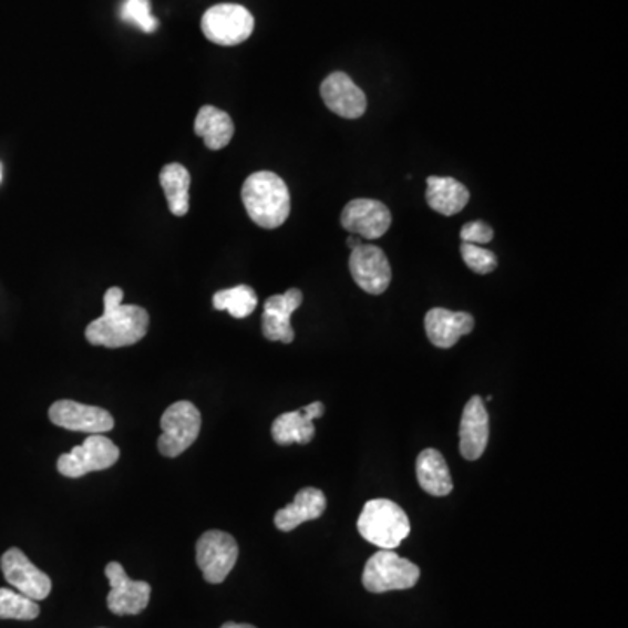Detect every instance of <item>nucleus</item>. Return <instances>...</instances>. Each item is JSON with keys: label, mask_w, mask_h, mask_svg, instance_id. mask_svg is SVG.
Here are the masks:
<instances>
[{"label": "nucleus", "mask_w": 628, "mask_h": 628, "mask_svg": "<svg viewBox=\"0 0 628 628\" xmlns=\"http://www.w3.org/2000/svg\"><path fill=\"white\" fill-rule=\"evenodd\" d=\"M243 205L251 223L264 229H276L290 215V193L287 184L272 172H257L245 181Z\"/></svg>", "instance_id": "1"}, {"label": "nucleus", "mask_w": 628, "mask_h": 628, "mask_svg": "<svg viewBox=\"0 0 628 628\" xmlns=\"http://www.w3.org/2000/svg\"><path fill=\"white\" fill-rule=\"evenodd\" d=\"M148 312L135 305H120L103 309V315L91 321L86 329V341L103 348H126L147 336Z\"/></svg>", "instance_id": "2"}, {"label": "nucleus", "mask_w": 628, "mask_h": 628, "mask_svg": "<svg viewBox=\"0 0 628 628\" xmlns=\"http://www.w3.org/2000/svg\"><path fill=\"white\" fill-rule=\"evenodd\" d=\"M358 531L370 545L394 550L411 534V522L402 506L390 500H372L363 506Z\"/></svg>", "instance_id": "3"}, {"label": "nucleus", "mask_w": 628, "mask_h": 628, "mask_svg": "<svg viewBox=\"0 0 628 628\" xmlns=\"http://www.w3.org/2000/svg\"><path fill=\"white\" fill-rule=\"evenodd\" d=\"M163 435L157 449L166 457H178L196 442L202 432V412L191 402H175L161 418Z\"/></svg>", "instance_id": "4"}, {"label": "nucleus", "mask_w": 628, "mask_h": 628, "mask_svg": "<svg viewBox=\"0 0 628 628\" xmlns=\"http://www.w3.org/2000/svg\"><path fill=\"white\" fill-rule=\"evenodd\" d=\"M419 567L400 557L393 550H381L372 555L363 572V587L372 594L391 590H406L419 581Z\"/></svg>", "instance_id": "5"}, {"label": "nucleus", "mask_w": 628, "mask_h": 628, "mask_svg": "<svg viewBox=\"0 0 628 628\" xmlns=\"http://www.w3.org/2000/svg\"><path fill=\"white\" fill-rule=\"evenodd\" d=\"M120 460V447L103 435H90L83 444L58 457L56 469L63 476L81 478L91 472L111 469Z\"/></svg>", "instance_id": "6"}, {"label": "nucleus", "mask_w": 628, "mask_h": 628, "mask_svg": "<svg viewBox=\"0 0 628 628\" xmlns=\"http://www.w3.org/2000/svg\"><path fill=\"white\" fill-rule=\"evenodd\" d=\"M238 543L224 531H206L197 539L196 563L208 584H223L238 563Z\"/></svg>", "instance_id": "7"}, {"label": "nucleus", "mask_w": 628, "mask_h": 628, "mask_svg": "<svg viewBox=\"0 0 628 628\" xmlns=\"http://www.w3.org/2000/svg\"><path fill=\"white\" fill-rule=\"evenodd\" d=\"M255 20L247 8L238 4H218L203 14L202 29L209 42L218 45H238L254 32Z\"/></svg>", "instance_id": "8"}, {"label": "nucleus", "mask_w": 628, "mask_h": 628, "mask_svg": "<svg viewBox=\"0 0 628 628\" xmlns=\"http://www.w3.org/2000/svg\"><path fill=\"white\" fill-rule=\"evenodd\" d=\"M354 284L370 296H381L391 284V266L384 251L374 245H360L349 257Z\"/></svg>", "instance_id": "9"}, {"label": "nucleus", "mask_w": 628, "mask_h": 628, "mask_svg": "<svg viewBox=\"0 0 628 628\" xmlns=\"http://www.w3.org/2000/svg\"><path fill=\"white\" fill-rule=\"evenodd\" d=\"M51 423L65 428L70 432L100 433L111 432L114 418L102 406L84 405L74 400H58L50 409Z\"/></svg>", "instance_id": "10"}, {"label": "nucleus", "mask_w": 628, "mask_h": 628, "mask_svg": "<svg viewBox=\"0 0 628 628\" xmlns=\"http://www.w3.org/2000/svg\"><path fill=\"white\" fill-rule=\"evenodd\" d=\"M0 567H2L8 584L29 599L38 603L50 596L51 587H53L50 576L33 566L30 558L20 548H9L0 558Z\"/></svg>", "instance_id": "11"}, {"label": "nucleus", "mask_w": 628, "mask_h": 628, "mask_svg": "<svg viewBox=\"0 0 628 628\" xmlns=\"http://www.w3.org/2000/svg\"><path fill=\"white\" fill-rule=\"evenodd\" d=\"M341 226L353 236L378 239L387 235L391 226V212L378 199H353L342 209Z\"/></svg>", "instance_id": "12"}, {"label": "nucleus", "mask_w": 628, "mask_h": 628, "mask_svg": "<svg viewBox=\"0 0 628 628\" xmlns=\"http://www.w3.org/2000/svg\"><path fill=\"white\" fill-rule=\"evenodd\" d=\"M105 576L111 581L107 606L114 615H138L147 608L153 590L147 581H135L130 578L120 563L109 564L105 567Z\"/></svg>", "instance_id": "13"}, {"label": "nucleus", "mask_w": 628, "mask_h": 628, "mask_svg": "<svg viewBox=\"0 0 628 628\" xmlns=\"http://www.w3.org/2000/svg\"><path fill=\"white\" fill-rule=\"evenodd\" d=\"M320 93L329 111L341 115L344 120H358L366 114V93L344 72H333L325 79L321 83Z\"/></svg>", "instance_id": "14"}, {"label": "nucleus", "mask_w": 628, "mask_h": 628, "mask_svg": "<svg viewBox=\"0 0 628 628\" xmlns=\"http://www.w3.org/2000/svg\"><path fill=\"white\" fill-rule=\"evenodd\" d=\"M302 305V292L299 288H290L285 294L269 297L264 305L262 315V333L267 341L284 342L290 344L296 339L294 332L292 318L294 312Z\"/></svg>", "instance_id": "15"}, {"label": "nucleus", "mask_w": 628, "mask_h": 628, "mask_svg": "<svg viewBox=\"0 0 628 628\" xmlns=\"http://www.w3.org/2000/svg\"><path fill=\"white\" fill-rule=\"evenodd\" d=\"M488 442V414L482 397H472L464 405L460 426V451L464 460L482 457Z\"/></svg>", "instance_id": "16"}, {"label": "nucleus", "mask_w": 628, "mask_h": 628, "mask_svg": "<svg viewBox=\"0 0 628 628\" xmlns=\"http://www.w3.org/2000/svg\"><path fill=\"white\" fill-rule=\"evenodd\" d=\"M424 329L433 346L449 349L475 329V320L470 312L435 308L426 312Z\"/></svg>", "instance_id": "17"}, {"label": "nucleus", "mask_w": 628, "mask_h": 628, "mask_svg": "<svg viewBox=\"0 0 628 628\" xmlns=\"http://www.w3.org/2000/svg\"><path fill=\"white\" fill-rule=\"evenodd\" d=\"M323 414L325 405L321 402L309 403L300 411L285 412L272 423V440L278 445L309 444L317 433L312 421Z\"/></svg>", "instance_id": "18"}, {"label": "nucleus", "mask_w": 628, "mask_h": 628, "mask_svg": "<svg viewBox=\"0 0 628 628\" xmlns=\"http://www.w3.org/2000/svg\"><path fill=\"white\" fill-rule=\"evenodd\" d=\"M325 509H327V497L320 488H300L296 500L290 505L276 512L275 526L284 533H290L305 522L320 518Z\"/></svg>", "instance_id": "19"}, {"label": "nucleus", "mask_w": 628, "mask_h": 628, "mask_svg": "<svg viewBox=\"0 0 628 628\" xmlns=\"http://www.w3.org/2000/svg\"><path fill=\"white\" fill-rule=\"evenodd\" d=\"M194 133L205 140V145L209 151H220L227 147L235 136V123L227 112L214 105H205L197 112Z\"/></svg>", "instance_id": "20"}, {"label": "nucleus", "mask_w": 628, "mask_h": 628, "mask_svg": "<svg viewBox=\"0 0 628 628\" xmlns=\"http://www.w3.org/2000/svg\"><path fill=\"white\" fill-rule=\"evenodd\" d=\"M426 202L436 214L452 217L469 205L470 191L456 178H428Z\"/></svg>", "instance_id": "21"}, {"label": "nucleus", "mask_w": 628, "mask_h": 628, "mask_svg": "<svg viewBox=\"0 0 628 628\" xmlns=\"http://www.w3.org/2000/svg\"><path fill=\"white\" fill-rule=\"evenodd\" d=\"M418 482L423 491L432 496H447L452 493V478L444 456L436 449H426L415 463Z\"/></svg>", "instance_id": "22"}, {"label": "nucleus", "mask_w": 628, "mask_h": 628, "mask_svg": "<svg viewBox=\"0 0 628 628\" xmlns=\"http://www.w3.org/2000/svg\"><path fill=\"white\" fill-rule=\"evenodd\" d=\"M159 182L169 212L175 217H185L189 212L191 173L181 163H169L161 169Z\"/></svg>", "instance_id": "23"}, {"label": "nucleus", "mask_w": 628, "mask_h": 628, "mask_svg": "<svg viewBox=\"0 0 628 628\" xmlns=\"http://www.w3.org/2000/svg\"><path fill=\"white\" fill-rule=\"evenodd\" d=\"M214 308L217 311H227L230 317L241 320V318L250 317L257 308V294L248 285L227 288V290L215 294Z\"/></svg>", "instance_id": "24"}, {"label": "nucleus", "mask_w": 628, "mask_h": 628, "mask_svg": "<svg viewBox=\"0 0 628 628\" xmlns=\"http://www.w3.org/2000/svg\"><path fill=\"white\" fill-rule=\"evenodd\" d=\"M39 604L20 591L0 588V620L30 621L38 618Z\"/></svg>", "instance_id": "25"}, {"label": "nucleus", "mask_w": 628, "mask_h": 628, "mask_svg": "<svg viewBox=\"0 0 628 628\" xmlns=\"http://www.w3.org/2000/svg\"><path fill=\"white\" fill-rule=\"evenodd\" d=\"M121 20L130 25L138 27L142 32L153 33L159 27V21L153 17L151 0H124L120 11Z\"/></svg>", "instance_id": "26"}, {"label": "nucleus", "mask_w": 628, "mask_h": 628, "mask_svg": "<svg viewBox=\"0 0 628 628\" xmlns=\"http://www.w3.org/2000/svg\"><path fill=\"white\" fill-rule=\"evenodd\" d=\"M461 255H463L464 264H466L472 271L478 272V275H488V272H493L497 267L496 255L487 250V248L481 247V245L463 243V245H461Z\"/></svg>", "instance_id": "27"}, {"label": "nucleus", "mask_w": 628, "mask_h": 628, "mask_svg": "<svg viewBox=\"0 0 628 628\" xmlns=\"http://www.w3.org/2000/svg\"><path fill=\"white\" fill-rule=\"evenodd\" d=\"M494 230L493 227L487 226V224L482 223V220H475V223L466 224L461 229V239L463 243H470V245H487V243L493 241Z\"/></svg>", "instance_id": "28"}, {"label": "nucleus", "mask_w": 628, "mask_h": 628, "mask_svg": "<svg viewBox=\"0 0 628 628\" xmlns=\"http://www.w3.org/2000/svg\"><path fill=\"white\" fill-rule=\"evenodd\" d=\"M123 290L120 287L109 288L107 294L103 297V309L117 308L123 305Z\"/></svg>", "instance_id": "29"}, {"label": "nucleus", "mask_w": 628, "mask_h": 628, "mask_svg": "<svg viewBox=\"0 0 628 628\" xmlns=\"http://www.w3.org/2000/svg\"><path fill=\"white\" fill-rule=\"evenodd\" d=\"M360 245H363L362 239H360V236H349L348 247L351 248V250H353V248L360 247Z\"/></svg>", "instance_id": "30"}, {"label": "nucleus", "mask_w": 628, "mask_h": 628, "mask_svg": "<svg viewBox=\"0 0 628 628\" xmlns=\"http://www.w3.org/2000/svg\"><path fill=\"white\" fill-rule=\"evenodd\" d=\"M220 628H257V627H254V625H248V624H235V621H227V624H224L223 627Z\"/></svg>", "instance_id": "31"}, {"label": "nucleus", "mask_w": 628, "mask_h": 628, "mask_svg": "<svg viewBox=\"0 0 628 628\" xmlns=\"http://www.w3.org/2000/svg\"><path fill=\"white\" fill-rule=\"evenodd\" d=\"M0 181H2V166H0Z\"/></svg>", "instance_id": "32"}]
</instances>
